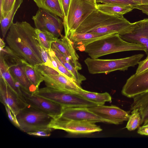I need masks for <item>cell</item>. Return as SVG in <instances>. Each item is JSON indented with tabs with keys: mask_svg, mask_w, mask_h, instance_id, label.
<instances>
[{
	"mask_svg": "<svg viewBox=\"0 0 148 148\" xmlns=\"http://www.w3.org/2000/svg\"><path fill=\"white\" fill-rule=\"evenodd\" d=\"M40 48L41 55L43 63V64L57 71L53 64L51 58L48 52L41 46H40Z\"/></svg>",
	"mask_w": 148,
	"mask_h": 148,
	"instance_id": "1f68e13d",
	"label": "cell"
},
{
	"mask_svg": "<svg viewBox=\"0 0 148 148\" xmlns=\"http://www.w3.org/2000/svg\"><path fill=\"white\" fill-rule=\"evenodd\" d=\"M5 61L13 78L25 90L35 94L38 89L29 81L26 75L25 68L28 63L13 52L8 46L0 48Z\"/></svg>",
	"mask_w": 148,
	"mask_h": 148,
	"instance_id": "5b68a950",
	"label": "cell"
},
{
	"mask_svg": "<svg viewBox=\"0 0 148 148\" xmlns=\"http://www.w3.org/2000/svg\"><path fill=\"white\" fill-rule=\"evenodd\" d=\"M49 127L75 134H87L102 130L99 126L93 122L67 120L60 117L53 119Z\"/></svg>",
	"mask_w": 148,
	"mask_h": 148,
	"instance_id": "9c48e42d",
	"label": "cell"
},
{
	"mask_svg": "<svg viewBox=\"0 0 148 148\" xmlns=\"http://www.w3.org/2000/svg\"><path fill=\"white\" fill-rule=\"evenodd\" d=\"M36 28L50 32L56 38L62 37L63 21L59 16L44 9L39 8L32 17Z\"/></svg>",
	"mask_w": 148,
	"mask_h": 148,
	"instance_id": "30bf717a",
	"label": "cell"
},
{
	"mask_svg": "<svg viewBox=\"0 0 148 148\" xmlns=\"http://www.w3.org/2000/svg\"><path fill=\"white\" fill-rule=\"evenodd\" d=\"M139 5H148V0H132Z\"/></svg>",
	"mask_w": 148,
	"mask_h": 148,
	"instance_id": "ab89813d",
	"label": "cell"
},
{
	"mask_svg": "<svg viewBox=\"0 0 148 148\" xmlns=\"http://www.w3.org/2000/svg\"><path fill=\"white\" fill-rule=\"evenodd\" d=\"M142 45L127 42L123 40L119 34H115L97 40L86 47L84 51L91 58H97L102 56L117 52L129 51H143Z\"/></svg>",
	"mask_w": 148,
	"mask_h": 148,
	"instance_id": "3957f363",
	"label": "cell"
},
{
	"mask_svg": "<svg viewBox=\"0 0 148 148\" xmlns=\"http://www.w3.org/2000/svg\"><path fill=\"white\" fill-rule=\"evenodd\" d=\"M148 90V69L131 75L126 81L121 90L122 94L129 98Z\"/></svg>",
	"mask_w": 148,
	"mask_h": 148,
	"instance_id": "9a60e30c",
	"label": "cell"
},
{
	"mask_svg": "<svg viewBox=\"0 0 148 148\" xmlns=\"http://www.w3.org/2000/svg\"><path fill=\"white\" fill-rule=\"evenodd\" d=\"M16 0H4L0 20L5 17L12 8Z\"/></svg>",
	"mask_w": 148,
	"mask_h": 148,
	"instance_id": "d6a6232c",
	"label": "cell"
},
{
	"mask_svg": "<svg viewBox=\"0 0 148 148\" xmlns=\"http://www.w3.org/2000/svg\"><path fill=\"white\" fill-rule=\"evenodd\" d=\"M113 34H102L90 33H73L70 34L68 37L72 41L75 49L81 51H84L85 47L90 43Z\"/></svg>",
	"mask_w": 148,
	"mask_h": 148,
	"instance_id": "d6986e66",
	"label": "cell"
},
{
	"mask_svg": "<svg viewBox=\"0 0 148 148\" xmlns=\"http://www.w3.org/2000/svg\"><path fill=\"white\" fill-rule=\"evenodd\" d=\"M124 40L144 46L148 56V18L132 23L122 34L119 35Z\"/></svg>",
	"mask_w": 148,
	"mask_h": 148,
	"instance_id": "7c38bea8",
	"label": "cell"
},
{
	"mask_svg": "<svg viewBox=\"0 0 148 148\" xmlns=\"http://www.w3.org/2000/svg\"><path fill=\"white\" fill-rule=\"evenodd\" d=\"M58 1L63 12L64 18H65L67 16L71 0H58Z\"/></svg>",
	"mask_w": 148,
	"mask_h": 148,
	"instance_id": "8d00e7d4",
	"label": "cell"
},
{
	"mask_svg": "<svg viewBox=\"0 0 148 148\" xmlns=\"http://www.w3.org/2000/svg\"><path fill=\"white\" fill-rule=\"evenodd\" d=\"M4 0H0V15L2 13V7Z\"/></svg>",
	"mask_w": 148,
	"mask_h": 148,
	"instance_id": "7bdbcfd3",
	"label": "cell"
},
{
	"mask_svg": "<svg viewBox=\"0 0 148 148\" xmlns=\"http://www.w3.org/2000/svg\"><path fill=\"white\" fill-rule=\"evenodd\" d=\"M35 94L65 107H90L97 105L73 93L46 87L39 88Z\"/></svg>",
	"mask_w": 148,
	"mask_h": 148,
	"instance_id": "ba28073f",
	"label": "cell"
},
{
	"mask_svg": "<svg viewBox=\"0 0 148 148\" xmlns=\"http://www.w3.org/2000/svg\"><path fill=\"white\" fill-rule=\"evenodd\" d=\"M35 29L26 21L13 23L6 38L8 46L13 52L35 66L43 64Z\"/></svg>",
	"mask_w": 148,
	"mask_h": 148,
	"instance_id": "6da1fadb",
	"label": "cell"
},
{
	"mask_svg": "<svg viewBox=\"0 0 148 148\" xmlns=\"http://www.w3.org/2000/svg\"><path fill=\"white\" fill-rule=\"evenodd\" d=\"M52 44L63 54L73 67L78 71L82 69V65L79 62V56L69 37L64 36L60 38H58Z\"/></svg>",
	"mask_w": 148,
	"mask_h": 148,
	"instance_id": "ac0fdd59",
	"label": "cell"
},
{
	"mask_svg": "<svg viewBox=\"0 0 148 148\" xmlns=\"http://www.w3.org/2000/svg\"><path fill=\"white\" fill-rule=\"evenodd\" d=\"M16 117L19 125V129L27 133L49 127L53 119L28 105Z\"/></svg>",
	"mask_w": 148,
	"mask_h": 148,
	"instance_id": "52a82bcc",
	"label": "cell"
},
{
	"mask_svg": "<svg viewBox=\"0 0 148 148\" xmlns=\"http://www.w3.org/2000/svg\"><path fill=\"white\" fill-rule=\"evenodd\" d=\"M93 4L97 5V3H96V0H83Z\"/></svg>",
	"mask_w": 148,
	"mask_h": 148,
	"instance_id": "b9f144b4",
	"label": "cell"
},
{
	"mask_svg": "<svg viewBox=\"0 0 148 148\" xmlns=\"http://www.w3.org/2000/svg\"><path fill=\"white\" fill-rule=\"evenodd\" d=\"M0 101L8 106L13 114L16 115L28 105L23 96L19 95L8 85L4 79L0 77Z\"/></svg>",
	"mask_w": 148,
	"mask_h": 148,
	"instance_id": "4fadbf2b",
	"label": "cell"
},
{
	"mask_svg": "<svg viewBox=\"0 0 148 148\" xmlns=\"http://www.w3.org/2000/svg\"><path fill=\"white\" fill-rule=\"evenodd\" d=\"M138 66L135 73L139 74L148 69V56L144 60L140 61L138 63Z\"/></svg>",
	"mask_w": 148,
	"mask_h": 148,
	"instance_id": "e575fe53",
	"label": "cell"
},
{
	"mask_svg": "<svg viewBox=\"0 0 148 148\" xmlns=\"http://www.w3.org/2000/svg\"><path fill=\"white\" fill-rule=\"evenodd\" d=\"M53 129L50 127L40 130L37 131L27 133L28 134L38 137H47L50 136Z\"/></svg>",
	"mask_w": 148,
	"mask_h": 148,
	"instance_id": "836d02e7",
	"label": "cell"
},
{
	"mask_svg": "<svg viewBox=\"0 0 148 148\" xmlns=\"http://www.w3.org/2000/svg\"><path fill=\"white\" fill-rule=\"evenodd\" d=\"M23 1V0H16L11 10L5 17L0 20L1 33L3 38L5 37L8 30L13 23L14 16Z\"/></svg>",
	"mask_w": 148,
	"mask_h": 148,
	"instance_id": "484cf974",
	"label": "cell"
},
{
	"mask_svg": "<svg viewBox=\"0 0 148 148\" xmlns=\"http://www.w3.org/2000/svg\"><path fill=\"white\" fill-rule=\"evenodd\" d=\"M5 107L10 120L14 125L19 128V125L16 116L12 113L9 108L6 106H5Z\"/></svg>",
	"mask_w": 148,
	"mask_h": 148,
	"instance_id": "d590c367",
	"label": "cell"
},
{
	"mask_svg": "<svg viewBox=\"0 0 148 148\" xmlns=\"http://www.w3.org/2000/svg\"><path fill=\"white\" fill-rule=\"evenodd\" d=\"M137 133L141 135L148 136V124L143 125L139 127Z\"/></svg>",
	"mask_w": 148,
	"mask_h": 148,
	"instance_id": "74e56055",
	"label": "cell"
},
{
	"mask_svg": "<svg viewBox=\"0 0 148 148\" xmlns=\"http://www.w3.org/2000/svg\"><path fill=\"white\" fill-rule=\"evenodd\" d=\"M97 5L83 0H71L67 16L63 20L64 36L68 37L74 33L82 23L97 9Z\"/></svg>",
	"mask_w": 148,
	"mask_h": 148,
	"instance_id": "8992f818",
	"label": "cell"
},
{
	"mask_svg": "<svg viewBox=\"0 0 148 148\" xmlns=\"http://www.w3.org/2000/svg\"><path fill=\"white\" fill-rule=\"evenodd\" d=\"M52 49L61 62L75 77L77 83L80 86L82 82L86 79V77L80 74L78 71L73 67L67 60L64 56L52 44Z\"/></svg>",
	"mask_w": 148,
	"mask_h": 148,
	"instance_id": "d4e9b609",
	"label": "cell"
},
{
	"mask_svg": "<svg viewBox=\"0 0 148 148\" xmlns=\"http://www.w3.org/2000/svg\"><path fill=\"white\" fill-rule=\"evenodd\" d=\"M96 3L111 4L123 6H134L139 5L138 3L132 0H96Z\"/></svg>",
	"mask_w": 148,
	"mask_h": 148,
	"instance_id": "4dcf8cb0",
	"label": "cell"
},
{
	"mask_svg": "<svg viewBox=\"0 0 148 148\" xmlns=\"http://www.w3.org/2000/svg\"><path fill=\"white\" fill-rule=\"evenodd\" d=\"M126 127L129 131L134 130L141 125V118L138 109L132 110Z\"/></svg>",
	"mask_w": 148,
	"mask_h": 148,
	"instance_id": "f1b7e54d",
	"label": "cell"
},
{
	"mask_svg": "<svg viewBox=\"0 0 148 148\" xmlns=\"http://www.w3.org/2000/svg\"><path fill=\"white\" fill-rule=\"evenodd\" d=\"M88 109L106 123L116 125L128 121L130 115L126 112L115 106H105L97 105L88 108Z\"/></svg>",
	"mask_w": 148,
	"mask_h": 148,
	"instance_id": "5bb4252c",
	"label": "cell"
},
{
	"mask_svg": "<svg viewBox=\"0 0 148 148\" xmlns=\"http://www.w3.org/2000/svg\"><path fill=\"white\" fill-rule=\"evenodd\" d=\"M63 119L75 121H87L97 122H106L92 112L87 107H63L60 116Z\"/></svg>",
	"mask_w": 148,
	"mask_h": 148,
	"instance_id": "e0dca14e",
	"label": "cell"
},
{
	"mask_svg": "<svg viewBox=\"0 0 148 148\" xmlns=\"http://www.w3.org/2000/svg\"><path fill=\"white\" fill-rule=\"evenodd\" d=\"M40 73L47 87L74 94L82 88L76 82L61 74L53 75Z\"/></svg>",
	"mask_w": 148,
	"mask_h": 148,
	"instance_id": "2e32d148",
	"label": "cell"
},
{
	"mask_svg": "<svg viewBox=\"0 0 148 148\" xmlns=\"http://www.w3.org/2000/svg\"><path fill=\"white\" fill-rule=\"evenodd\" d=\"M144 56L143 54H139L125 58L114 59L87 58L84 61L90 73L107 74L117 70H127L129 67H134L137 65Z\"/></svg>",
	"mask_w": 148,
	"mask_h": 148,
	"instance_id": "277c9868",
	"label": "cell"
},
{
	"mask_svg": "<svg viewBox=\"0 0 148 148\" xmlns=\"http://www.w3.org/2000/svg\"><path fill=\"white\" fill-rule=\"evenodd\" d=\"M133 98L130 110L138 109L141 118V125L148 121V90L138 94Z\"/></svg>",
	"mask_w": 148,
	"mask_h": 148,
	"instance_id": "ffe728a7",
	"label": "cell"
},
{
	"mask_svg": "<svg viewBox=\"0 0 148 148\" xmlns=\"http://www.w3.org/2000/svg\"><path fill=\"white\" fill-rule=\"evenodd\" d=\"M148 124V121L146 123V124Z\"/></svg>",
	"mask_w": 148,
	"mask_h": 148,
	"instance_id": "ee69618b",
	"label": "cell"
},
{
	"mask_svg": "<svg viewBox=\"0 0 148 148\" xmlns=\"http://www.w3.org/2000/svg\"><path fill=\"white\" fill-rule=\"evenodd\" d=\"M39 8L54 14L63 20L64 13L58 0H34Z\"/></svg>",
	"mask_w": 148,
	"mask_h": 148,
	"instance_id": "cb8c5ba5",
	"label": "cell"
},
{
	"mask_svg": "<svg viewBox=\"0 0 148 148\" xmlns=\"http://www.w3.org/2000/svg\"><path fill=\"white\" fill-rule=\"evenodd\" d=\"M0 77L3 78L10 87L20 95L22 96L21 86L13 77L4 60L2 52L0 51Z\"/></svg>",
	"mask_w": 148,
	"mask_h": 148,
	"instance_id": "7402d4cb",
	"label": "cell"
},
{
	"mask_svg": "<svg viewBox=\"0 0 148 148\" xmlns=\"http://www.w3.org/2000/svg\"><path fill=\"white\" fill-rule=\"evenodd\" d=\"M35 32L40 45L47 51L52 50V45L58 38L50 32L36 28Z\"/></svg>",
	"mask_w": 148,
	"mask_h": 148,
	"instance_id": "4316f807",
	"label": "cell"
},
{
	"mask_svg": "<svg viewBox=\"0 0 148 148\" xmlns=\"http://www.w3.org/2000/svg\"><path fill=\"white\" fill-rule=\"evenodd\" d=\"M22 96L27 104L52 116L53 119L60 117L63 107L47 99L25 90L21 86Z\"/></svg>",
	"mask_w": 148,
	"mask_h": 148,
	"instance_id": "8fae6325",
	"label": "cell"
},
{
	"mask_svg": "<svg viewBox=\"0 0 148 148\" xmlns=\"http://www.w3.org/2000/svg\"><path fill=\"white\" fill-rule=\"evenodd\" d=\"M5 44L4 42V41L3 39L0 38V48H3L5 47Z\"/></svg>",
	"mask_w": 148,
	"mask_h": 148,
	"instance_id": "60d3db41",
	"label": "cell"
},
{
	"mask_svg": "<svg viewBox=\"0 0 148 148\" xmlns=\"http://www.w3.org/2000/svg\"><path fill=\"white\" fill-rule=\"evenodd\" d=\"M75 94L97 105H104L106 102L112 101L111 96L107 92L98 93L86 91L81 88Z\"/></svg>",
	"mask_w": 148,
	"mask_h": 148,
	"instance_id": "44dd1931",
	"label": "cell"
},
{
	"mask_svg": "<svg viewBox=\"0 0 148 148\" xmlns=\"http://www.w3.org/2000/svg\"><path fill=\"white\" fill-rule=\"evenodd\" d=\"M134 9H137L148 15V5H137L133 6Z\"/></svg>",
	"mask_w": 148,
	"mask_h": 148,
	"instance_id": "f35d334b",
	"label": "cell"
},
{
	"mask_svg": "<svg viewBox=\"0 0 148 148\" xmlns=\"http://www.w3.org/2000/svg\"><path fill=\"white\" fill-rule=\"evenodd\" d=\"M97 9L106 14L114 16L123 15L134 9L133 6H123L111 4H98L97 5Z\"/></svg>",
	"mask_w": 148,
	"mask_h": 148,
	"instance_id": "603a6c76",
	"label": "cell"
},
{
	"mask_svg": "<svg viewBox=\"0 0 148 148\" xmlns=\"http://www.w3.org/2000/svg\"><path fill=\"white\" fill-rule=\"evenodd\" d=\"M47 52L49 55L56 61L58 69L61 74L77 83L74 75L56 57L55 52L52 49Z\"/></svg>",
	"mask_w": 148,
	"mask_h": 148,
	"instance_id": "f546056e",
	"label": "cell"
},
{
	"mask_svg": "<svg viewBox=\"0 0 148 148\" xmlns=\"http://www.w3.org/2000/svg\"><path fill=\"white\" fill-rule=\"evenodd\" d=\"M26 75L31 83L38 89L44 81L42 75L35 66L27 63L25 68Z\"/></svg>",
	"mask_w": 148,
	"mask_h": 148,
	"instance_id": "83f0119b",
	"label": "cell"
},
{
	"mask_svg": "<svg viewBox=\"0 0 148 148\" xmlns=\"http://www.w3.org/2000/svg\"><path fill=\"white\" fill-rule=\"evenodd\" d=\"M132 23L123 16L109 15L99 11H93L73 33H90L106 34L123 33Z\"/></svg>",
	"mask_w": 148,
	"mask_h": 148,
	"instance_id": "7a4b0ae2",
	"label": "cell"
}]
</instances>
